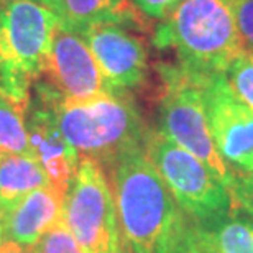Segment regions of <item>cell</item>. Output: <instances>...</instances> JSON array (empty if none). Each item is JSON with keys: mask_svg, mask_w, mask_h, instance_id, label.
I'll list each match as a JSON object with an SVG mask.
<instances>
[{"mask_svg": "<svg viewBox=\"0 0 253 253\" xmlns=\"http://www.w3.org/2000/svg\"><path fill=\"white\" fill-rule=\"evenodd\" d=\"M239 0H183L155 28L153 44L171 49L176 64L191 76L224 73L245 53L239 23Z\"/></svg>", "mask_w": 253, "mask_h": 253, "instance_id": "obj_2", "label": "cell"}, {"mask_svg": "<svg viewBox=\"0 0 253 253\" xmlns=\"http://www.w3.org/2000/svg\"><path fill=\"white\" fill-rule=\"evenodd\" d=\"M120 227L133 253H179L186 215L145 145L120 153L105 166Z\"/></svg>", "mask_w": 253, "mask_h": 253, "instance_id": "obj_1", "label": "cell"}, {"mask_svg": "<svg viewBox=\"0 0 253 253\" xmlns=\"http://www.w3.org/2000/svg\"><path fill=\"white\" fill-rule=\"evenodd\" d=\"M28 105L0 95V155L33 156L27 128Z\"/></svg>", "mask_w": 253, "mask_h": 253, "instance_id": "obj_16", "label": "cell"}, {"mask_svg": "<svg viewBox=\"0 0 253 253\" xmlns=\"http://www.w3.org/2000/svg\"><path fill=\"white\" fill-rule=\"evenodd\" d=\"M225 78L234 92L253 109V54L242 53L225 71Z\"/></svg>", "mask_w": 253, "mask_h": 253, "instance_id": "obj_17", "label": "cell"}, {"mask_svg": "<svg viewBox=\"0 0 253 253\" xmlns=\"http://www.w3.org/2000/svg\"><path fill=\"white\" fill-rule=\"evenodd\" d=\"M59 22H63L61 17L32 0H2L0 90L12 102L28 105Z\"/></svg>", "mask_w": 253, "mask_h": 253, "instance_id": "obj_4", "label": "cell"}, {"mask_svg": "<svg viewBox=\"0 0 253 253\" xmlns=\"http://www.w3.org/2000/svg\"><path fill=\"white\" fill-rule=\"evenodd\" d=\"M66 192L53 186L38 188L13 201H0L3 240L32 249L64 217Z\"/></svg>", "mask_w": 253, "mask_h": 253, "instance_id": "obj_12", "label": "cell"}, {"mask_svg": "<svg viewBox=\"0 0 253 253\" xmlns=\"http://www.w3.org/2000/svg\"><path fill=\"white\" fill-rule=\"evenodd\" d=\"M64 220L83 253H133L120 227L104 166L81 156L64 199Z\"/></svg>", "mask_w": 253, "mask_h": 253, "instance_id": "obj_6", "label": "cell"}, {"mask_svg": "<svg viewBox=\"0 0 253 253\" xmlns=\"http://www.w3.org/2000/svg\"><path fill=\"white\" fill-rule=\"evenodd\" d=\"M46 186H51L48 176L33 156L0 155V201H13Z\"/></svg>", "mask_w": 253, "mask_h": 253, "instance_id": "obj_14", "label": "cell"}, {"mask_svg": "<svg viewBox=\"0 0 253 253\" xmlns=\"http://www.w3.org/2000/svg\"><path fill=\"white\" fill-rule=\"evenodd\" d=\"M58 92L44 81L33 84L27 110V128L33 158L42 165L49 184L68 192L78 171L81 156L64 138L53 112V100Z\"/></svg>", "mask_w": 253, "mask_h": 253, "instance_id": "obj_10", "label": "cell"}, {"mask_svg": "<svg viewBox=\"0 0 253 253\" xmlns=\"http://www.w3.org/2000/svg\"><path fill=\"white\" fill-rule=\"evenodd\" d=\"M145 150L181 212L191 222L209 224L234 211L224 184L201 160L174 143L161 130L148 128Z\"/></svg>", "mask_w": 253, "mask_h": 253, "instance_id": "obj_7", "label": "cell"}, {"mask_svg": "<svg viewBox=\"0 0 253 253\" xmlns=\"http://www.w3.org/2000/svg\"><path fill=\"white\" fill-rule=\"evenodd\" d=\"M64 23L74 32L95 23H112L130 30H148V17L131 0H61Z\"/></svg>", "mask_w": 253, "mask_h": 253, "instance_id": "obj_13", "label": "cell"}, {"mask_svg": "<svg viewBox=\"0 0 253 253\" xmlns=\"http://www.w3.org/2000/svg\"><path fill=\"white\" fill-rule=\"evenodd\" d=\"M0 3H2V0H0Z\"/></svg>", "mask_w": 253, "mask_h": 253, "instance_id": "obj_27", "label": "cell"}, {"mask_svg": "<svg viewBox=\"0 0 253 253\" xmlns=\"http://www.w3.org/2000/svg\"><path fill=\"white\" fill-rule=\"evenodd\" d=\"M232 209L253 222V174L237 173V178L229 191Z\"/></svg>", "mask_w": 253, "mask_h": 253, "instance_id": "obj_19", "label": "cell"}, {"mask_svg": "<svg viewBox=\"0 0 253 253\" xmlns=\"http://www.w3.org/2000/svg\"><path fill=\"white\" fill-rule=\"evenodd\" d=\"M92 51L110 89L130 92L148 81V48L133 30L95 23L78 30Z\"/></svg>", "mask_w": 253, "mask_h": 253, "instance_id": "obj_11", "label": "cell"}, {"mask_svg": "<svg viewBox=\"0 0 253 253\" xmlns=\"http://www.w3.org/2000/svg\"><path fill=\"white\" fill-rule=\"evenodd\" d=\"M0 95H2V90H0Z\"/></svg>", "mask_w": 253, "mask_h": 253, "instance_id": "obj_26", "label": "cell"}, {"mask_svg": "<svg viewBox=\"0 0 253 253\" xmlns=\"http://www.w3.org/2000/svg\"><path fill=\"white\" fill-rule=\"evenodd\" d=\"M40 79L63 99H90L115 92L105 81L85 40L64 22L54 28Z\"/></svg>", "mask_w": 253, "mask_h": 253, "instance_id": "obj_9", "label": "cell"}, {"mask_svg": "<svg viewBox=\"0 0 253 253\" xmlns=\"http://www.w3.org/2000/svg\"><path fill=\"white\" fill-rule=\"evenodd\" d=\"M179 253H215L201 227L191 222L188 217H186V225L181 237Z\"/></svg>", "mask_w": 253, "mask_h": 253, "instance_id": "obj_20", "label": "cell"}, {"mask_svg": "<svg viewBox=\"0 0 253 253\" xmlns=\"http://www.w3.org/2000/svg\"><path fill=\"white\" fill-rule=\"evenodd\" d=\"M183 0H133V3L148 18L163 20L178 7Z\"/></svg>", "mask_w": 253, "mask_h": 253, "instance_id": "obj_22", "label": "cell"}, {"mask_svg": "<svg viewBox=\"0 0 253 253\" xmlns=\"http://www.w3.org/2000/svg\"><path fill=\"white\" fill-rule=\"evenodd\" d=\"M53 112L61 133L79 156L107 166L124 151L143 146L150 126L130 92H109L90 99L56 95Z\"/></svg>", "mask_w": 253, "mask_h": 253, "instance_id": "obj_3", "label": "cell"}, {"mask_svg": "<svg viewBox=\"0 0 253 253\" xmlns=\"http://www.w3.org/2000/svg\"><path fill=\"white\" fill-rule=\"evenodd\" d=\"M0 253H32V249H25L12 240H3L0 245Z\"/></svg>", "mask_w": 253, "mask_h": 253, "instance_id": "obj_24", "label": "cell"}, {"mask_svg": "<svg viewBox=\"0 0 253 253\" xmlns=\"http://www.w3.org/2000/svg\"><path fill=\"white\" fill-rule=\"evenodd\" d=\"M199 227L215 253H253V222L239 212L232 211Z\"/></svg>", "mask_w": 253, "mask_h": 253, "instance_id": "obj_15", "label": "cell"}, {"mask_svg": "<svg viewBox=\"0 0 253 253\" xmlns=\"http://www.w3.org/2000/svg\"><path fill=\"white\" fill-rule=\"evenodd\" d=\"M237 23L244 49L253 54V0H239L237 3Z\"/></svg>", "mask_w": 253, "mask_h": 253, "instance_id": "obj_21", "label": "cell"}, {"mask_svg": "<svg viewBox=\"0 0 253 253\" xmlns=\"http://www.w3.org/2000/svg\"><path fill=\"white\" fill-rule=\"evenodd\" d=\"M196 79L217 151L234 169L253 174V109L234 92L224 73Z\"/></svg>", "mask_w": 253, "mask_h": 253, "instance_id": "obj_8", "label": "cell"}, {"mask_svg": "<svg viewBox=\"0 0 253 253\" xmlns=\"http://www.w3.org/2000/svg\"><path fill=\"white\" fill-rule=\"evenodd\" d=\"M3 242V230H2V224H0V245H2Z\"/></svg>", "mask_w": 253, "mask_h": 253, "instance_id": "obj_25", "label": "cell"}, {"mask_svg": "<svg viewBox=\"0 0 253 253\" xmlns=\"http://www.w3.org/2000/svg\"><path fill=\"white\" fill-rule=\"evenodd\" d=\"M156 71L161 81L158 130L201 160L229 192L239 171L215 148L197 79L176 63H161Z\"/></svg>", "mask_w": 253, "mask_h": 253, "instance_id": "obj_5", "label": "cell"}, {"mask_svg": "<svg viewBox=\"0 0 253 253\" xmlns=\"http://www.w3.org/2000/svg\"><path fill=\"white\" fill-rule=\"evenodd\" d=\"M32 253H83L69 230L64 217L53 225L37 244L32 247Z\"/></svg>", "mask_w": 253, "mask_h": 253, "instance_id": "obj_18", "label": "cell"}, {"mask_svg": "<svg viewBox=\"0 0 253 253\" xmlns=\"http://www.w3.org/2000/svg\"><path fill=\"white\" fill-rule=\"evenodd\" d=\"M32 2H37L40 5H43V7L49 8L51 12L56 13L58 17H61L63 22H64V8H63L61 0H32Z\"/></svg>", "mask_w": 253, "mask_h": 253, "instance_id": "obj_23", "label": "cell"}]
</instances>
